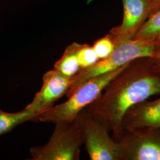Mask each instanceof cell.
<instances>
[{"label": "cell", "mask_w": 160, "mask_h": 160, "mask_svg": "<svg viewBox=\"0 0 160 160\" xmlns=\"http://www.w3.org/2000/svg\"><path fill=\"white\" fill-rule=\"evenodd\" d=\"M160 8V0H152L151 3H149L148 8L154 10L155 12Z\"/></svg>", "instance_id": "9a60e30c"}, {"label": "cell", "mask_w": 160, "mask_h": 160, "mask_svg": "<svg viewBox=\"0 0 160 160\" xmlns=\"http://www.w3.org/2000/svg\"><path fill=\"white\" fill-rule=\"evenodd\" d=\"M116 46L112 38L106 36L97 40L92 47L99 60H102L109 57L114 51Z\"/></svg>", "instance_id": "5bb4252c"}, {"label": "cell", "mask_w": 160, "mask_h": 160, "mask_svg": "<svg viewBox=\"0 0 160 160\" xmlns=\"http://www.w3.org/2000/svg\"><path fill=\"white\" fill-rule=\"evenodd\" d=\"M133 39L158 42L160 40V8L152 13L138 30Z\"/></svg>", "instance_id": "7c38bea8"}, {"label": "cell", "mask_w": 160, "mask_h": 160, "mask_svg": "<svg viewBox=\"0 0 160 160\" xmlns=\"http://www.w3.org/2000/svg\"><path fill=\"white\" fill-rule=\"evenodd\" d=\"M148 127L160 128V98L154 101L147 100L134 106L122 121L123 131Z\"/></svg>", "instance_id": "ba28073f"}, {"label": "cell", "mask_w": 160, "mask_h": 160, "mask_svg": "<svg viewBox=\"0 0 160 160\" xmlns=\"http://www.w3.org/2000/svg\"><path fill=\"white\" fill-rule=\"evenodd\" d=\"M78 45L77 43L69 45L54 65V69L69 78L75 76L81 69L77 57Z\"/></svg>", "instance_id": "30bf717a"}, {"label": "cell", "mask_w": 160, "mask_h": 160, "mask_svg": "<svg viewBox=\"0 0 160 160\" xmlns=\"http://www.w3.org/2000/svg\"><path fill=\"white\" fill-rule=\"evenodd\" d=\"M128 64L118 70L87 81L68 97V100L65 102L54 106L46 112L40 114L38 118V122L55 124L61 122L74 121L83 110L99 97L109 82Z\"/></svg>", "instance_id": "3957f363"}, {"label": "cell", "mask_w": 160, "mask_h": 160, "mask_svg": "<svg viewBox=\"0 0 160 160\" xmlns=\"http://www.w3.org/2000/svg\"><path fill=\"white\" fill-rule=\"evenodd\" d=\"M77 57L81 69L90 68L99 61L92 47L87 45H78Z\"/></svg>", "instance_id": "4fadbf2b"}, {"label": "cell", "mask_w": 160, "mask_h": 160, "mask_svg": "<svg viewBox=\"0 0 160 160\" xmlns=\"http://www.w3.org/2000/svg\"><path fill=\"white\" fill-rule=\"evenodd\" d=\"M158 42L132 39L116 46L114 51L106 58L99 60L90 68L80 70L71 78V84L66 96L72 94L75 90L87 81L98 76L118 70L132 61L142 58L156 59Z\"/></svg>", "instance_id": "7a4b0ae2"}, {"label": "cell", "mask_w": 160, "mask_h": 160, "mask_svg": "<svg viewBox=\"0 0 160 160\" xmlns=\"http://www.w3.org/2000/svg\"><path fill=\"white\" fill-rule=\"evenodd\" d=\"M47 143L30 149L31 160H78L83 139L75 120L61 122Z\"/></svg>", "instance_id": "277c9868"}, {"label": "cell", "mask_w": 160, "mask_h": 160, "mask_svg": "<svg viewBox=\"0 0 160 160\" xmlns=\"http://www.w3.org/2000/svg\"><path fill=\"white\" fill-rule=\"evenodd\" d=\"M155 66L157 70L160 72V61L155 59Z\"/></svg>", "instance_id": "e0dca14e"}, {"label": "cell", "mask_w": 160, "mask_h": 160, "mask_svg": "<svg viewBox=\"0 0 160 160\" xmlns=\"http://www.w3.org/2000/svg\"><path fill=\"white\" fill-rule=\"evenodd\" d=\"M116 141L120 144L121 160H160V128L123 131Z\"/></svg>", "instance_id": "8992f818"}, {"label": "cell", "mask_w": 160, "mask_h": 160, "mask_svg": "<svg viewBox=\"0 0 160 160\" xmlns=\"http://www.w3.org/2000/svg\"><path fill=\"white\" fill-rule=\"evenodd\" d=\"M28 121L38 122L37 116L25 108L17 112L8 113L0 108V136L11 131L16 126Z\"/></svg>", "instance_id": "8fae6325"}, {"label": "cell", "mask_w": 160, "mask_h": 160, "mask_svg": "<svg viewBox=\"0 0 160 160\" xmlns=\"http://www.w3.org/2000/svg\"><path fill=\"white\" fill-rule=\"evenodd\" d=\"M40 90L25 108L37 116V120L40 114L52 108L57 101L66 96L71 84V78L53 69L44 74Z\"/></svg>", "instance_id": "52a82bcc"}, {"label": "cell", "mask_w": 160, "mask_h": 160, "mask_svg": "<svg viewBox=\"0 0 160 160\" xmlns=\"http://www.w3.org/2000/svg\"><path fill=\"white\" fill-rule=\"evenodd\" d=\"M155 62L152 58L132 61L85 109L112 132L116 141L122 134V121L128 110L160 94V72Z\"/></svg>", "instance_id": "6da1fadb"}, {"label": "cell", "mask_w": 160, "mask_h": 160, "mask_svg": "<svg viewBox=\"0 0 160 160\" xmlns=\"http://www.w3.org/2000/svg\"><path fill=\"white\" fill-rule=\"evenodd\" d=\"M91 160H121L120 144L110 137L107 127L83 110L75 119Z\"/></svg>", "instance_id": "5b68a950"}, {"label": "cell", "mask_w": 160, "mask_h": 160, "mask_svg": "<svg viewBox=\"0 0 160 160\" xmlns=\"http://www.w3.org/2000/svg\"><path fill=\"white\" fill-rule=\"evenodd\" d=\"M156 59L160 61V40L158 42V44H157V51Z\"/></svg>", "instance_id": "2e32d148"}, {"label": "cell", "mask_w": 160, "mask_h": 160, "mask_svg": "<svg viewBox=\"0 0 160 160\" xmlns=\"http://www.w3.org/2000/svg\"><path fill=\"white\" fill-rule=\"evenodd\" d=\"M123 22L114 33L113 40L116 46L127 40H131L133 36L134 38L139 30L138 26L148 8L147 0H123Z\"/></svg>", "instance_id": "9c48e42d"}]
</instances>
